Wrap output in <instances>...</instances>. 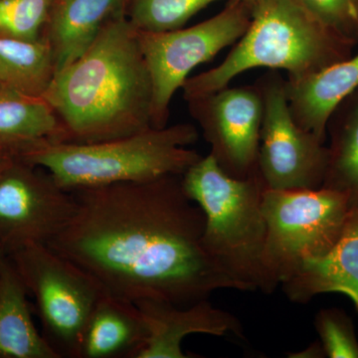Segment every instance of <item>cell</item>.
I'll return each mask as SVG.
<instances>
[{
  "mask_svg": "<svg viewBox=\"0 0 358 358\" xmlns=\"http://www.w3.org/2000/svg\"><path fill=\"white\" fill-rule=\"evenodd\" d=\"M64 141L62 122L43 96L0 85V148L15 157L42 141Z\"/></svg>",
  "mask_w": 358,
  "mask_h": 358,
  "instance_id": "18",
  "label": "cell"
},
{
  "mask_svg": "<svg viewBox=\"0 0 358 358\" xmlns=\"http://www.w3.org/2000/svg\"><path fill=\"white\" fill-rule=\"evenodd\" d=\"M51 6L52 0H0V37L42 39Z\"/></svg>",
  "mask_w": 358,
  "mask_h": 358,
  "instance_id": "22",
  "label": "cell"
},
{
  "mask_svg": "<svg viewBox=\"0 0 358 358\" xmlns=\"http://www.w3.org/2000/svg\"><path fill=\"white\" fill-rule=\"evenodd\" d=\"M181 181L187 196L203 212L205 251L235 282L238 291L264 292L266 187L259 174L232 178L209 154L190 166Z\"/></svg>",
  "mask_w": 358,
  "mask_h": 358,
  "instance_id": "5",
  "label": "cell"
},
{
  "mask_svg": "<svg viewBox=\"0 0 358 358\" xmlns=\"http://www.w3.org/2000/svg\"><path fill=\"white\" fill-rule=\"evenodd\" d=\"M289 357L294 358H322L326 357L324 348L322 343H315L308 346L305 350L300 352L293 353V355H289Z\"/></svg>",
  "mask_w": 358,
  "mask_h": 358,
  "instance_id": "25",
  "label": "cell"
},
{
  "mask_svg": "<svg viewBox=\"0 0 358 358\" xmlns=\"http://www.w3.org/2000/svg\"><path fill=\"white\" fill-rule=\"evenodd\" d=\"M355 47L322 22L305 0H255L243 36L220 64L186 80L183 98L225 88L258 68L285 71L287 81H300L350 57Z\"/></svg>",
  "mask_w": 358,
  "mask_h": 358,
  "instance_id": "3",
  "label": "cell"
},
{
  "mask_svg": "<svg viewBox=\"0 0 358 358\" xmlns=\"http://www.w3.org/2000/svg\"><path fill=\"white\" fill-rule=\"evenodd\" d=\"M315 329L319 334L326 357L358 358V341L352 319L341 308H322L315 315Z\"/></svg>",
  "mask_w": 358,
  "mask_h": 358,
  "instance_id": "23",
  "label": "cell"
},
{
  "mask_svg": "<svg viewBox=\"0 0 358 358\" xmlns=\"http://www.w3.org/2000/svg\"><path fill=\"white\" fill-rule=\"evenodd\" d=\"M358 89V54L338 61L305 79L286 80L287 98L294 121L327 141L329 117L338 103Z\"/></svg>",
  "mask_w": 358,
  "mask_h": 358,
  "instance_id": "14",
  "label": "cell"
},
{
  "mask_svg": "<svg viewBox=\"0 0 358 358\" xmlns=\"http://www.w3.org/2000/svg\"><path fill=\"white\" fill-rule=\"evenodd\" d=\"M14 157L13 155L9 154L3 148H0V173L6 169L7 166H10L13 164Z\"/></svg>",
  "mask_w": 358,
  "mask_h": 358,
  "instance_id": "26",
  "label": "cell"
},
{
  "mask_svg": "<svg viewBox=\"0 0 358 358\" xmlns=\"http://www.w3.org/2000/svg\"><path fill=\"white\" fill-rule=\"evenodd\" d=\"M128 0H52L42 39L53 52L56 72L79 58L103 24L126 9Z\"/></svg>",
  "mask_w": 358,
  "mask_h": 358,
  "instance_id": "15",
  "label": "cell"
},
{
  "mask_svg": "<svg viewBox=\"0 0 358 358\" xmlns=\"http://www.w3.org/2000/svg\"><path fill=\"white\" fill-rule=\"evenodd\" d=\"M242 1L245 2V3L248 4L249 6H251L252 4L254 3V1H255V0H242Z\"/></svg>",
  "mask_w": 358,
  "mask_h": 358,
  "instance_id": "27",
  "label": "cell"
},
{
  "mask_svg": "<svg viewBox=\"0 0 358 358\" xmlns=\"http://www.w3.org/2000/svg\"><path fill=\"white\" fill-rule=\"evenodd\" d=\"M221 0H128L124 14L138 31L164 32L186 25L193 16Z\"/></svg>",
  "mask_w": 358,
  "mask_h": 358,
  "instance_id": "21",
  "label": "cell"
},
{
  "mask_svg": "<svg viewBox=\"0 0 358 358\" xmlns=\"http://www.w3.org/2000/svg\"><path fill=\"white\" fill-rule=\"evenodd\" d=\"M145 338L138 306L103 292L85 327L78 358H136Z\"/></svg>",
  "mask_w": 358,
  "mask_h": 358,
  "instance_id": "16",
  "label": "cell"
},
{
  "mask_svg": "<svg viewBox=\"0 0 358 358\" xmlns=\"http://www.w3.org/2000/svg\"><path fill=\"white\" fill-rule=\"evenodd\" d=\"M199 140L192 124L148 129L91 143L42 141L14 159L39 166L67 192L182 176L202 155L188 145Z\"/></svg>",
  "mask_w": 358,
  "mask_h": 358,
  "instance_id": "4",
  "label": "cell"
},
{
  "mask_svg": "<svg viewBox=\"0 0 358 358\" xmlns=\"http://www.w3.org/2000/svg\"><path fill=\"white\" fill-rule=\"evenodd\" d=\"M281 286L287 298L298 303H307L317 294H345L358 313V205L350 209L333 249L305 261Z\"/></svg>",
  "mask_w": 358,
  "mask_h": 358,
  "instance_id": "13",
  "label": "cell"
},
{
  "mask_svg": "<svg viewBox=\"0 0 358 358\" xmlns=\"http://www.w3.org/2000/svg\"><path fill=\"white\" fill-rule=\"evenodd\" d=\"M76 208L72 192L48 171L14 159L0 173V251L10 255L29 245L48 244Z\"/></svg>",
  "mask_w": 358,
  "mask_h": 358,
  "instance_id": "10",
  "label": "cell"
},
{
  "mask_svg": "<svg viewBox=\"0 0 358 358\" xmlns=\"http://www.w3.org/2000/svg\"><path fill=\"white\" fill-rule=\"evenodd\" d=\"M322 22L355 46L358 45V0H305Z\"/></svg>",
  "mask_w": 358,
  "mask_h": 358,
  "instance_id": "24",
  "label": "cell"
},
{
  "mask_svg": "<svg viewBox=\"0 0 358 358\" xmlns=\"http://www.w3.org/2000/svg\"><path fill=\"white\" fill-rule=\"evenodd\" d=\"M257 82L264 103L258 174L266 189L322 187L329 157L326 141L294 121L282 75L273 71Z\"/></svg>",
  "mask_w": 358,
  "mask_h": 358,
  "instance_id": "9",
  "label": "cell"
},
{
  "mask_svg": "<svg viewBox=\"0 0 358 358\" xmlns=\"http://www.w3.org/2000/svg\"><path fill=\"white\" fill-rule=\"evenodd\" d=\"M250 21L251 6L242 0H228L220 13L190 27L164 32L138 31L152 78V128L167 126L174 94L182 88L190 73L236 43Z\"/></svg>",
  "mask_w": 358,
  "mask_h": 358,
  "instance_id": "8",
  "label": "cell"
},
{
  "mask_svg": "<svg viewBox=\"0 0 358 358\" xmlns=\"http://www.w3.org/2000/svg\"><path fill=\"white\" fill-rule=\"evenodd\" d=\"M32 296L42 336L59 358H78L85 327L103 289L94 278L45 244L9 255Z\"/></svg>",
  "mask_w": 358,
  "mask_h": 358,
  "instance_id": "7",
  "label": "cell"
},
{
  "mask_svg": "<svg viewBox=\"0 0 358 358\" xmlns=\"http://www.w3.org/2000/svg\"><path fill=\"white\" fill-rule=\"evenodd\" d=\"M27 288L0 251V358H59L33 322Z\"/></svg>",
  "mask_w": 358,
  "mask_h": 358,
  "instance_id": "17",
  "label": "cell"
},
{
  "mask_svg": "<svg viewBox=\"0 0 358 358\" xmlns=\"http://www.w3.org/2000/svg\"><path fill=\"white\" fill-rule=\"evenodd\" d=\"M147 338L136 358H190L182 350V341L192 334L215 336H243L241 322L232 313L213 307L203 300L192 305H174L164 301H141Z\"/></svg>",
  "mask_w": 358,
  "mask_h": 358,
  "instance_id": "12",
  "label": "cell"
},
{
  "mask_svg": "<svg viewBox=\"0 0 358 358\" xmlns=\"http://www.w3.org/2000/svg\"><path fill=\"white\" fill-rule=\"evenodd\" d=\"M56 74L48 42L0 37V85L33 96H43Z\"/></svg>",
  "mask_w": 358,
  "mask_h": 358,
  "instance_id": "20",
  "label": "cell"
},
{
  "mask_svg": "<svg viewBox=\"0 0 358 358\" xmlns=\"http://www.w3.org/2000/svg\"><path fill=\"white\" fill-rule=\"evenodd\" d=\"M42 96L62 122L66 143H98L152 128V78L138 30L124 11L56 72Z\"/></svg>",
  "mask_w": 358,
  "mask_h": 358,
  "instance_id": "2",
  "label": "cell"
},
{
  "mask_svg": "<svg viewBox=\"0 0 358 358\" xmlns=\"http://www.w3.org/2000/svg\"><path fill=\"white\" fill-rule=\"evenodd\" d=\"M262 205L267 227L262 256L265 294H272L305 261L329 253L352 209L345 195L324 187L265 189Z\"/></svg>",
  "mask_w": 358,
  "mask_h": 358,
  "instance_id": "6",
  "label": "cell"
},
{
  "mask_svg": "<svg viewBox=\"0 0 358 358\" xmlns=\"http://www.w3.org/2000/svg\"><path fill=\"white\" fill-rule=\"evenodd\" d=\"M185 101L224 173L239 179L258 174L264 107L258 82L227 86Z\"/></svg>",
  "mask_w": 358,
  "mask_h": 358,
  "instance_id": "11",
  "label": "cell"
},
{
  "mask_svg": "<svg viewBox=\"0 0 358 358\" xmlns=\"http://www.w3.org/2000/svg\"><path fill=\"white\" fill-rule=\"evenodd\" d=\"M72 220L47 244L103 292L133 301L192 305L238 289L202 244L205 218L181 176L71 192Z\"/></svg>",
  "mask_w": 358,
  "mask_h": 358,
  "instance_id": "1",
  "label": "cell"
},
{
  "mask_svg": "<svg viewBox=\"0 0 358 358\" xmlns=\"http://www.w3.org/2000/svg\"><path fill=\"white\" fill-rule=\"evenodd\" d=\"M329 157L322 187L345 195L358 205V89L343 99L327 126Z\"/></svg>",
  "mask_w": 358,
  "mask_h": 358,
  "instance_id": "19",
  "label": "cell"
}]
</instances>
